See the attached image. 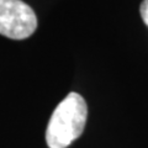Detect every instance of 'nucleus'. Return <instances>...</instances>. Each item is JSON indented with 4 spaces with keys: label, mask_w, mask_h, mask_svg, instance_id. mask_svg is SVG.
<instances>
[{
    "label": "nucleus",
    "mask_w": 148,
    "mask_h": 148,
    "mask_svg": "<svg viewBox=\"0 0 148 148\" xmlns=\"http://www.w3.org/2000/svg\"><path fill=\"white\" fill-rule=\"evenodd\" d=\"M88 106L78 92H69L54 109L47 130L46 142L49 148H67L78 140L85 128Z\"/></svg>",
    "instance_id": "f257e3e1"
},
{
    "label": "nucleus",
    "mask_w": 148,
    "mask_h": 148,
    "mask_svg": "<svg viewBox=\"0 0 148 148\" xmlns=\"http://www.w3.org/2000/svg\"><path fill=\"white\" fill-rule=\"evenodd\" d=\"M37 29V17L22 0H0V35L25 40Z\"/></svg>",
    "instance_id": "f03ea898"
},
{
    "label": "nucleus",
    "mask_w": 148,
    "mask_h": 148,
    "mask_svg": "<svg viewBox=\"0 0 148 148\" xmlns=\"http://www.w3.org/2000/svg\"><path fill=\"white\" fill-rule=\"evenodd\" d=\"M140 12L142 16L143 22L148 26V0H143L141 6H140Z\"/></svg>",
    "instance_id": "7ed1b4c3"
}]
</instances>
